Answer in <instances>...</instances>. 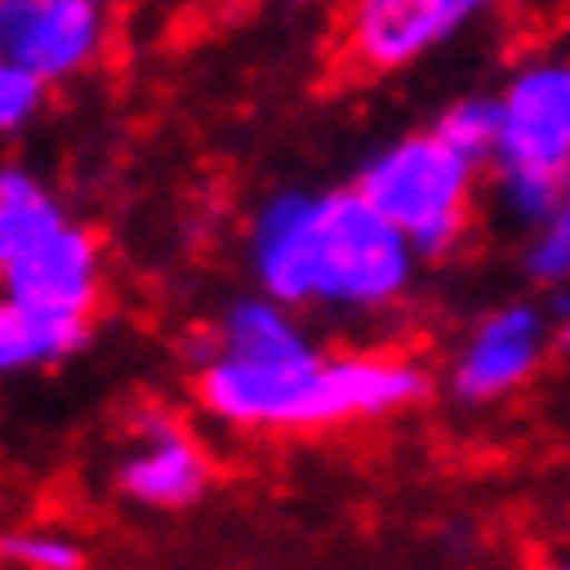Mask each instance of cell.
<instances>
[{
  "label": "cell",
  "instance_id": "6da1fadb",
  "mask_svg": "<svg viewBox=\"0 0 570 570\" xmlns=\"http://www.w3.org/2000/svg\"><path fill=\"white\" fill-rule=\"evenodd\" d=\"M256 295L285 309L382 315L416 285V252L367 198L344 189H276L247 218Z\"/></svg>",
  "mask_w": 570,
  "mask_h": 570
},
{
  "label": "cell",
  "instance_id": "7a4b0ae2",
  "mask_svg": "<svg viewBox=\"0 0 570 570\" xmlns=\"http://www.w3.org/2000/svg\"><path fill=\"white\" fill-rule=\"evenodd\" d=\"M194 396L213 421L237 431H334L387 421L431 402L435 377L402 353H324L305 344L281 358L213 353L194 334Z\"/></svg>",
  "mask_w": 570,
  "mask_h": 570
},
{
  "label": "cell",
  "instance_id": "3957f363",
  "mask_svg": "<svg viewBox=\"0 0 570 570\" xmlns=\"http://www.w3.org/2000/svg\"><path fill=\"white\" fill-rule=\"evenodd\" d=\"M474 160L450 150L431 126L387 140L373 160L358 169L353 189L411 242L416 262H445L464 247L479 198Z\"/></svg>",
  "mask_w": 570,
  "mask_h": 570
},
{
  "label": "cell",
  "instance_id": "277c9868",
  "mask_svg": "<svg viewBox=\"0 0 570 570\" xmlns=\"http://www.w3.org/2000/svg\"><path fill=\"white\" fill-rule=\"evenodd\" d=\"M551 348H556V320L547 305L537 301L493 305L483 320H474V330L464 334V344L454 348L445 367L450 402L460 406L508 402L512 392H522L541 373Z\"/></svg>",
  "mask_w": 570,
  "mask_h": 570
},
{
  "label": "cell",
  "instance_id": "5b68a950",
  "mask_svg": "<svg viewBox=\"0 0 570 570\" xmlns=\"http://www.w3.org/2000/svg\"><path fill=\"white\" fill-rule=\"evenodd\" d=\"M111 30V10L97 0H0V59L45 88L92 73Z\"/></svg>",
  "mask_w": 570,
  "mask_h": 570
},
{
  "label": "cell",
  "instance_id": "8992f818",
  "mask_svg": "<svg viewBox=\"0 0 570 570\" xmlns=\"http://www.w3.org/2000/svg\"><path fill=\"white\" fill-rule=\"evenodd\" d=\"M102 242L88 223H68L63 233H53L49 242H39L35 252H24L20 262L0 271V295L45 320L92 324V315L102 309Z\"/></svg>",
  "mask_w": 570,
  "mask_h": 570
},
{
  "label": "cell",
  "instance_id": "52a82bcc",
  "mask_svg": "<svg viewBox=\"0 0 570 570\" xmlns=\"http://www.w3.org/2000/svg\"><path fill=\"white\" fill-rule=\"evenodd\" d=\"M111 489L117 498L136 508L155 512H184L194 503H204L213 489V460L189 425L179 416H169L165 406H150L136 421L131 450L111 469Z\"/></svg>",
  "mask_w": 570,
  "mask_h": 570
},
{
  "label": "cell",
  "instance_id": "ba28073f",
  "mask_svg": "<svg viewBox=\"0 0 570 570\" xmlns=\"http://www.w3.org/2000/svg\"><path fill=\"white\" fill-rule=\"evenodd\" d=\"M503 131L493 169H570V59H532L498 92Z\"/></svg>",
  "mask_w": 570,
  "mask_h": 570
},
{
  "label": "cell",
  "instance_id": "9c48e42d",
  "mask_svg": "<svg viewBox=\"0 0 570 570\" xmlns=\"http://www.w3.org/2000/svg\"><path fill=\"white\" fill-rule=\"evenodd\" d=\"M479 0H363L344 24V49L363 73H402L479 20Z\"/></svg>",
  "mask_w": 570,
  "mask_h": 570
},
{
  "label": "cell",
  "instance_id": "30bf717a",
  "mask_svg": "<svg viewBox=\"0 0 570 570\" xmlns=\"http://www.w3.org/2000/svg\"><path fill=\"white\" fill-rule=\"evenodd\" d=\"M73 218L68 198L30 160H0V271L63 233Z\"/></svg>",
  "mask_w": 570,
  "mask_h": 570
},
{
  "label": "cell",
  "instance_id": "8fae6325",
  "mask_svg": "<svg viewBox=\"0 0 570 570\" xmlns=\"http://www.w3.org/2000/svg\"><path fill=\"white\" fill-rule=\"evenodd\" d=\"M88 344H92V324L30 315V309H20L16 301L0 295V382L63 367Z\"/></svg>",
  "mask_w": 570,
  "mask_h": 570
},
{
  "label": "cell",
  "instance_id": "7c38bea8",
  "mask_svg": "<svg viewBox=\"0 0 570 570\" xmlns=\"http://www.w3.org/2000/svg\"><path fill=\"white\" fill-rule=\"evenodd\" d=\"M431 131L445 140L450 150H460L464 160H474L479 169H493L498 155V131H503V107L498 92H464L445 102V111L431 121Z\"/></svg>",
  "mask_w": 570,
  "mask_h": 570
},
{
  "label": "cell",
  "instance_id": "4fadbf2b",
  "mask_svg": "<svg viewBox=\"0 0 570 570\" xmlns=\"http://www.w3.org/2000/svg\"><path fill=\"white\" fill-rule=\"evenodd\" d=\"M493 204L522 233H537L570 204V184L566 175H541V169H493Z\"/></svg>",
  "mask_w": 570,
  "mask_h": 570
},
{
  "label": "cell",
  "instance_id": "5bb4252c",
  "mask_svg": "<svg viewBox=\"0 0 570 570\" xmlns=\"http://www.w3.org/2000/svg\"><path fill=\"white\" fill-rule=\"evenodd\" d=\"M0 570H88V547L49 527H6L0 532Z\"/></svg>",
  "mask_w": 570,
  "mask_h": 570
},
{
  "label": "cell",
  "instance_id": "9a60e30c",
  "mask_svg": "<svg viewBox=\"0 0 570 570\" xmlns=\"http://www.w3.org/2000/svg\"><path fill=\"white\" fill-rule=\"evenodd\" d=\"M522 281L541 295H570V204L522 242Z\"/></svg>",
  "mask_w": 570,
  "mask_h": 570
},
{
  "label": "cell",
  "instance_id": "2e32d148",
  "mask_svg": "<svg viewBox=\"0 0 570 570\" xmlns=\"http://www.w3.org/2000/svg\"><path fill=\"white\" fill-rule=\"evenodd\" d=\"M49 107V88L30 73H20L16 63L0 59V140L24 136L30 126L45 117Z\"/></svg>",
  "mask_w": 570,
  "mask_h": 570
},
{
  "label": "cell",
  "instance_id": "e0dca14e",
  "mask_svg": "<svg viewBox=\"0 0 570 570\" xmlns=\"http://www.w3.org/2000/svg\"><path fill=\"white\" fill-rule=\"evenodd\" d=\"M551 320H556V348L570 353V295H556L551 301Z\"/></svg>",
  "mask_w": 570,
  "mask_h": 570
},
{
  "label": "cell",
  "instance_id": "ac0fdd59",
  "mask_svg": "<svg viewBox=\"0 0 570 570\" xmlns=\"http://www.w3.org/2000/svg\"><path fill=\"white\" fill-rule=\"evenodd\" d=\"M547 570H570V556H556V561H551Z\"/></svg>",
  "mask_w": 570,
  "mask_h": 570
},
{
  "label": "cell",
  "instance_id": "d6986e66",
  "mask_svg": "<svg viewBox=\"0 0 570 570\" xmlns=\"http://www.w3.org/2000/svg\"><path fill=\"white\" fill-rule=\"evenodd\" d=\"M566 184H570V169H566Z\"/></svg>",
  "mask_w": 570,
  "mask_h": 570
}]
</instances>
